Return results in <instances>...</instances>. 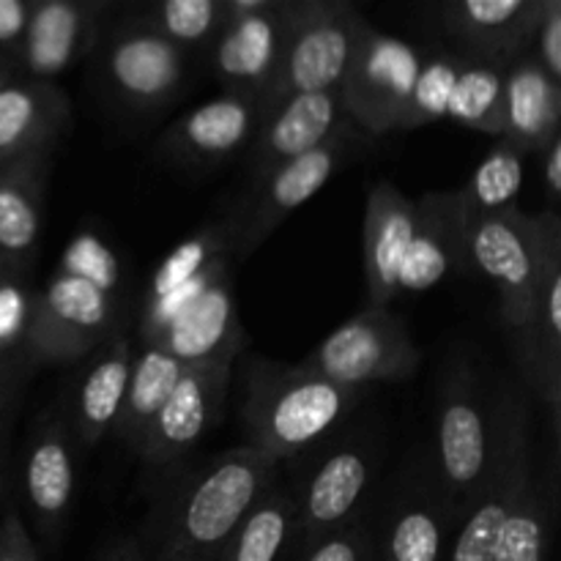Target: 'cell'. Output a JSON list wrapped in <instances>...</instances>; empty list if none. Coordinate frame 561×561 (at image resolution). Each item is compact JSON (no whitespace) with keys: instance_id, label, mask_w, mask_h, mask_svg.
Masks as SVG:
<instances>
[{"instance_id":"36","label":"cell","mask_w":561,"mask_h":561,"mask_svg":"<svg viewBox=\"0 0 561 561\" xmlns=\"http://www.w3.org/2000/svg\"><path fill=\"white\" fill-rule=\"evenodd\" d=\"M55 272L69 274V277L80 279V283H88L91 288L102 290V294L113 296V299L121 285L118 257L91 230H80V233L71 236Z\"/></svg>"},{"instance_id":"26","label":"cell","mask_w":561,"mask_h":561,"mask_svg":"<svg viewBox=\"0 0 561 561\" xmlns=\"http://www.w3.org/2000/svg\"><path fill=\"white\" fill-rule=\"evenodd\" d=\"M131 359H135V351H131L126 334L113 332L82 376L75 400H71V427H75L77 442L85 447L102 442L118 422Z\"/></svg>"},{"instance_id":"7","label":"cell","mask_w":561,"mask_h":561,"mask_svg":"<svg viewBox=\"0 0 561 561\" xmlns=\"http://www.w3.org/2000/svg\"><path fill=\"white\" fill-rule=\"evenodd\" d=\"M420 66L422 55L414 44L387 36L365 22L337 88L343 115L354 118L370 135L398 131Z\"/></svg>"},{"instance_id":"5","label":"cell","mask_w":561,"mask_h":561,"mask_svg":"<svg viewBox=\"0 0 561 561\" xmlns=\"http://www.w3.org/2000/svg\"><path fill=\"white\" fill-rule=\"evenodd\" d=\"M365 22L345 0H290L283 64L263 118L299 93L337 91Z\"/></svg>"},{"instance_id":"15","label":"cell","mask_w":561,"mask_h":561,"mask_svg":"<svg viewBox=\"0 0 561 561\" xmlns=\"http://www.w3.org/2000/svg\"><path fill=\"white\" fill-rule=\"evenodd\" d=\"M25 499L38 535L55 548L69 524L75 504L77 469L71 453V433L64 420L47 416L33 431L25 453Z\"/></svg>"},{"instance_id":"34","label":"cell","mask_w":561,"mask_h":561,"mask_svg":"<svg viewBox=\"0 0 561 561\" xmlns=\"http://www.w3.org/2000/svg\"><path fill=\"white\" fill-rule=\"evenodd\" d=\"M225 233L219 228H201L197 233H192L190 239H184L181 244H175L173 250L164 255V261L159 263V268L151 277V288H148L146 299H159V296L170 294L173 288H181L190 279L201 277L206 268H211L214 263L225 261Z\"/></svg>"},{"instance_id":"18","label":"cell","mask_w":561,"mask_h":561,"mask_svg":"<svg viewBox=\"0 0 561 561\" xmlns=\"http://www.w3.org/2000/svg\"><path fill=\"white\" fill-rule=\"evenodd\" d=\"M373 482V460L359 447H340L323 460L305 488L299 510L296 540L312 548L354 520L362 499Z\"/></svg>"},{"instance_id":"13","label":"cell","mask_w":561,"mask_h":561,"mask_svg":"<svg viewBox=\"0 0 561 561\" xmlns=\"http://www.w3.org/2000/svg\"><path fill=\"white\" fill-rule=\"evenodd\" d=\"M548 0H455L442 5V22L463 55L507 69L531 53Z\"/></svg>"},{"instance_id":"11","label":"cell","mask_w":561,"mask_h":561,"mask_svg":"<svg viewBox=\"0 0 561 561\" xmlns=\"http://www.w3.org/2000/svg\"><path fill=\"white\" fill-rule=\"evenodd\" d=\"M230 376H233V359L186 367L168 403L148 427L137 449L140 458L148 466H168L197 447V442L217 425Z\"/></svg>"},{"instance_id":"41","label":"cell","mask_w":561,"mask_h":561,"mask_svg":"<svg viewBox=\"0 0 561 561\" xmlns=\"http://www.w3.org/2000/svg\"><path fill=\"white\" fill-rule=\"evenodd\" d=\"M31 0H0V55L16 64L22 36H25Z\"/></svg>"},{"instance_id":"43","label":"cell","mask_w":561,"mask_h":561,"mask_svg":"<svg viewBox=\"0 0 561 561\" xmlns=\"http://www.w3.org/2000/svg\"><path fill=\"white\" fill-rule=\"evenodd\" d=\"M542 184L551 206L561 201V131L542 148Z\"/></svg>"},{"instance_id":"3","label":"cell","mask_w":561,"mask_h":561,"mask_svg":"<svg viewBox=\"0 0 561 561\" xmlns=\"http://www.w3.org/2000/svg\"><path fill=\"white\" fill-rule=\"evenodd\" d=\"M561 241V219L557 211L529 214L518 206L466 222V252L469 261L488 277L502 299V318L510 332L526 345L535 323L537 285L548 250Z\"/></svg>"},{"instance_id":"32","label":"cell","mask_w":561,"mask_h":561,"mask_svg":"<svg viewBox=\"0 0 561 561\" xmlns=\"http://www.w3.org/2000/svg\"><path fill=\"white\" fill-rule=\"evenodd\" d=\"M225 22V0H159L142 14L140 25L168 38L184 53L217 38Z\"/></svg>"},{"instance_id":"39","label":"cell","mask_w":561,"mask_h":561,"mask_svg":"<svg viewBox=\"0 0 561 561\" xmlns=\"http://www.w3.org/2000/svg\"><path fill=\"white\" fill-rule=\"evenodd\" d=\"M531 55L553 80L561 82V0H548L546 3L540 31L531 44Z\"/></svg>"},{"instance_id":"47","label":"cell","mask_w":561,"mask_h":561,"mask_svg":"<svg viewBox=\"0 0 561 561\" xmlns=\"http://www.w3.org/2000/svg\"><path fill=\"white\" fill-rule=\"evenodd\" d=\"M5 268H9V266H5V263H3V261H0V274H3V272H5Z\"/></svg>"},{"instance_id":"27","label":"cell","mask_w":561,"mask_h":561,"mask_svg":"<svg viewBox=\"0 0 561 561\" xmlns=\"http://www.w3.org/2000/svg\"><path fill=\"white\" fill-rule=\"evenodd\" d=\"M186 365L168 356L164 351L142 345L140 354L131 359L129 383H126L124 405H121L118 422H115V436L129 442L131 447L140 449L148 427L157 420L162 405L168 403L170 392L184 376Z\"/></svg>"},{"instance_id":"12","label":"cell","mask_w":561,"mask_h":561,"mask_svg":"<svg viewBox=\"0 0 561 561\" xmlns=\"http://www.w3.org/2000/svg\"><path fill=\"white\" fill-rule=\"evenodd\" d=\"M102 75L121 102L153 110L184 82V53L140 22L118 27L102 49Z\"/></svg>"},{"instance_id":"31","label":"cell","mask_w":561,"mask_h":561,"mask_svg":"<svg viewBox=\"0 0 561 561\" xmlns=\"http://www.w3.org/2000/svg\"><path fill=\"white\" fill-rule=\"evenodd\" d=\"M447 515L438 504L409 502L398 510L383 540V561H442Z\"/></svg>"},{"instance_id":"4","label":"cell","mask_w":561,"mask_h":561,"mask_svg":"<svg viewBox=\"0 0 561 561\" xmlns=\"http://www.w3.org/2000/svg\"><path fill=\"white\" fill-rule=\"evenodd\" d=\"M529 414L526 394L504 387L491 411V460L455 537L449 561H493L499 535L531 482Z\"/></svg>"},{"instance_id":"17","label":"cell","mask_w":561,"mask_h":561,"mask_svg":"<svg viewBox=\"0 0 561 561\" xmlns=\"http://www.w3.org/2000/svg\"><path fill=\"white\" fill-rule=\"evenodd\" d=\"M241 343H244V329H241L239 321L233 277H230L228 268L222 277L214 279L211 288L195 305L186 307L148 345L164 351L168 356L179 359L181 365L190 367L206 365V362L236 359Z\"/></svg>"},{"instance_id":"29","label":"cell","mask_w":561,"mask_h":561,"mask_svg":"<svg viewBox=\"0 0 561 561\" xmlns=\"http://www.w3.org/2000/svg\"><path fill=\"white\" fill-rule=\"evenodd\" d=\"M526 157H529V151L499 137V142L488 151L480 168L458 190L463 225L515 206V197L520 195V186H524Z\"/></svg>"},{"instance_id":"33","label":"cell","mask_w":561,"mask_h":561,"mask_svg":"<svg viewBox=\"0 0 561 561\" xmlns=\"http://www.w3.org/2000/svg\"><path fill=\"white\" fill-rule=\"evenodd\" d=\"M548 542H551L548 504L531 480L499 535L493 561H546Z\"/></svg>"},{"instance_id":"21","label":"cell","mask_w":561,"mask_h":561,"mask_svg":"<svg viewBox=\"0 0 561 561\" xmlns=\"http://www.w3.org/2000/svg\"><path fill=\"white\" fill-rule=\"evenodd\" d=\"M340 115H343V107H340L337 91L299 93L272 110L261 121L255 153H252L255 184H261L268 173L283 164L294 162L337 137Z\"/></svg>"},{"instance_id":"23","label":"cell","mask_w":561,"mask_h":561,"mask_svg":"<svg viewBox=\"0 0 561 561\" xmlns=\"http://www.w3.org/2000/svg\"><path fill=\"white\" fill-rule=\"evenodd\" d=\"M263 113L252 99L222 93L181 115L164 135L162 146L179 162L214 164L233 157L261 129Z\"/></svg>"},{"instance_id":"6","label":"cell","mask_w":561,"mask_h":561,"mask_svg":"<svg viewBox=\"0 0 561 561\" xmlns=\"http://www.w3.org/2000/svg\"><path fill=\"white\" fill-rule=\"evenodd\" d=\"M301 367L359 392L365 383L405 381L414 376L420 348L394 312L387 307H365L359 316L334 329Z\"/></svg>"},{"instance_id":"46","label":"cell","mask_w":561,"mask_h":561,"mask_svg":"<svg viewBox=\"0 0 561 561\" xmlns=\"http://www.w3.org/2000/svg\"><path fill=\"white\" fill-rule=\"evenodd\" d=\"M3 449H5V427H3V416H0V488H3Z\"/></svg>"},{"instance_id":"9","label":"cell","mask_w":561,"mask_h":561,"mask_svg":"<svg viewBox=\"0 0 561 561\" xmlns=\"http://www.w3.org/2000/svg\"><path fill=\"white\" fill-rule=\"evenodd\" d=\"M436 458L447 502L466 515L491 460V414L469 367H455L444 381Z\"/></svg>"},{"instance_id":"14","label":"cell","mask_w":561,"mask_h":561,"mask_svg":"<svg viewBox=\"0 0 561 561\" xmlns=\"http://www.w3.org/2000/svg\"><path fill=\"white\" fill-rule=\"evenodd\" d=\"M107 0H31L20 66L27 80L49 82L69 71L96 44L99 16Z\"/></svg>"},{"instance_id":"37","label":"cell","mask_w":561,"mask_h":561,"mask_svg":"<svg viewBox=\"0 0 561 561\" xmlns=\"http://www.w3.org/2000/svg\"><path fill=\"white\" fill-rule=\"evenodd\" d=\"M38 290L25 279V274L5 268L0 274V356L25 351L31 332L33 310H36Z\"/></svg>"},{"instance_id":"16","label":"cell","mask_w":561,"mask_h":561,"mask_svg":"<svg viewBox=\"0 0 561 561\" xmlns=\"http://www.w3.org/2000/svg\"><path fill=\"white\" fill-rule=\"evenodd\" d=\"M414 236V201L392 181L373 184L362 225V263H365L367 307H387L398 290L400 268Z\"/></svg>"},{"instance_id":"35","label":"cell","mask_w":561,"mask_h":561,"mask_svg":"<svg viewBox=\"0 0 561 561\" xmlns=\"http://www.w3.org/2000/svg\"><path fill=\"white\" fill-rule=\"evenodd\" d=\"M458 69L460 55H431V58H422L420 75H416L414 91H411L409 104H405L398 131H414L447 115Z\"/></svg>"},{"instance_id":"20","label":"cell","mask_w":561,"mask_h":561,"mask_svg":"<svg viewBox=\"0 0 561 561\" xmlns=\"http://www.w3.org/2000/svg\"><path fill=\"white\" fill-rule=\"evenodd\" d=\"M463 263H469V252L458 190L433 192L414 201V236L400 268L398 290L420 294L436 288Z\"/></svg>"},{"instance_id":"8","label":"cell","mask_w":561,"mask_h":561,"mask_svg":"<svg viewBox=\"0 0 561 561\" xmlns=\"http://www.w3.org/2000/svg\"><path fill=\"white\" fill-rule=\"evenodd\" d=\"M115 299L55 272L36 296L25 354L33 365H64L102 348L115 332Z\"/></svg>"},{"instance_id":"38","label":"cell","mask_w":561,"mask_h":561,"mask_svg":"<svg viewBox=\"0 0 561 561\" xmlns=\"http://www.w3.org/2000/svg\"><path fill=\"white\" fill-rule=\"evenodd\" d=\"M373 540L365 529L359 526H345V529L334 531L327 540L316 542L307 548L301 561H370Z\"/></svg>"},{"instance_id":"24","label":"cell","mask_w":561,"mask_h":561,"mask_svg":"<svg viewBox=\"0 0 561 561\" xmlns=\"http://www.w3.org/2000/svg\"><path fill=\"white\" fill-rule=\"evenodd\" d=\"M49 159L38 153L0 168V261L14 272H25L38 250Z\"/></svg>"},{"instance_id":"28","label":"cell","mask_w":561,"mask_h":561,"mask_svg":"<svg viewBox=\"0 0 561 561\" xmlns=\"http://www.w3.org/2000/svg\"><path fill=\"white\" fill-rule=\"evenodd\" d=\"M299 526V510L285 491L272 485L247 510L219 561H279Z\"/></svg>"},{"instance_id":"45","label":"cell","mask_w":561,"mask_h":561,"mask_svg":"<svg viewBox=\"0 0 561 561\" xmlns=\"http://www.w3.org/2000/svg\"><path fill=\"white\" fill-rule=\"evenodd\" d=\"M16 77H22L20 66H16L14 60H9V58H3V55H0V88H3L5 82L16 80Z\"/></svg>"},{"instance_id":"30","label":"cell","mask_w":561,"mask_h":561,"mask_svg":"<svg viewBox=\"0 0 561 561\" xmlns=\"http://www.w3.org/2000/svg\"><path fill=\"white\" fill-rule=\"evenodd\" d=\"M447 115L482 135H504V66L460 55Z\"/></svg>"},{"instance_id":"1","label":"cell","mask_w":561,"mask_h":561,"mask_svg":"<svg viewBox=\"0 0 561 561\" xmlns=\"http://www.w3.org/2000/svg\"><path fill=\"white\" fill-rule=\"evenodd\" d=\"M274 466L250 444L214 460L175 499L151 561H219L247 510L274 482Z\"/></svg>"},{"instance_id":"22","label":"cell","mask_w":561,"mask_h":561,"mask_svg":"<svg viewBox=\"0 0 561 561\" xmlns=\"http://www.w3.org/2000/svg\"><path fill=\"white\" fill-rule=\"evenodd\" d=\"M69 118V99L53 82L27 77L5 82L0 88V168L53 153Z\"/></svg>"},{"instance_id":"2","label":"cell","mask_w":561,"mask_h":561,"mask_svg":"<svg viewBox=\"0 0 561 561\" xmlns=\"http://www.w3.org/2000/svg\"><path fill=\"white\" fill-rule=\"evenodd\" d=\"M359 392L337 387L301 365L257 362L247 378L244 416L250 447L279 460L327 436L351 409Z\"/></svg>"},{"instance_id":"19","label":"cell","mask_w":561,"mask_h":561,"mask_svg":"<svg viewBox=\"0 0 561 561\" xmlns=\"http://www.w3.org/2000/svg\"><path fill=\"white\" fill-rule=\"evenodd\" d=\"M343 137H332L316 151L283 164L257 184V203L239 236V257H250L261 250L263 241L290 217L299 206H305L316 192H321L343 162Z\"/></svg>"},{"instance_id":"25","label":"cell","mask_w":561,"mask_h":561,"mask_svg":"<svg viewBox=\"0 0 561 561\" xmlns=\"http://www.w3.org/2000/svg\"><path fill=\"white\" fill-rule=\"evenodd\" d=\"M561 124V82L531 53L504 69V140L540 153Z\"/></svg>"},{"instance_id":"44","label":"cell","mask_w":561,"mask_h":561,"mask_svg":"<svg viewBox=\"0 0 561 561\" xmlns=\"http://www.w3.org/2000/svg\"><path fill=\"white\" fill-rule=\"evenodd\" d=\"M102 561H148V559H146V551L140 548V542L121 540V542H115L107 553H104Z\"/></svg>"},{"instance_id":"40","label":"cell","mask_w":561,"mask_h":561,"mask_svg":"<svg viewBox=\"0 0 561 561\" xmlns=\"http://www.w3.org/2000/svg\"><path fill=\"white\" fill-rule=\"evenodd\" d=\"M0 561H42L22 515L11 507L0 518Z\"/></svg>"},{"instance_id":"42","label":"cell","mask_w":561,"mask_h":561,"mask_svg":"<svg viewBox=\"0 0 561 561\" xmlns=\"http://www.w3.org/2000/svg\"><path fill=\"white\" fill-rule=\"evenodd\" d=\"M33 367L36 365H33V359L25 351L11 356H0V416L9 414L11 405L16 403L22 387H25V381L31 378Z\"/></svg>"},{"instance_id":"10","label":"cell","mask_w":561,"mask_h":561,"mask_svg":"<svg viewBox=\"0 0 561 561\" xmlns=\"http://www.w3.org/2000/svg\"><path fill=\"white\" fill-rule=\"evenodd\" d=\"M288 11L290 0H272L257 14L225 16L211 44L214 71L225 85V93L252 99L261 113L283 64Z\"/></svg>"}]
</instances>
